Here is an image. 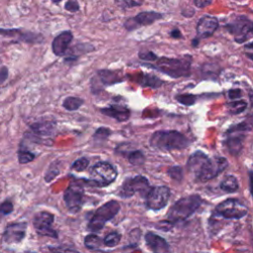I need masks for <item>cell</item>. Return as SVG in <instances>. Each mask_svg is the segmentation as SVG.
<instances>
[{"label":"cell","mask_w":253,"mask_h":253,"mask_svg":"<svg viewBox=\"0 0 253 253\" xmlns=\"http://www.w3.org/2000/svg\"><path fill=\"white\" fill-rule=\"evenodd\" d=\"M53 169H54V165L52 164V165H50L48 171L46 172V175H45V178H44L46 182H49L50 180L54 179L55 176H57V174L59 173V170H55V171H54Z\"/></svg>","instance_id":"cell-38"},{"label":"cell","mask_w":253,"mask_h":253,"mask_svg":"<svg viewBox=\"0 0 253 253\" xmlns=\"http://www.w3.org/2000/svg\"><path fill=\"white\" fill-rule=\"evenodd\" d=\"M150 189L151 187L147 178L141 175H137L134 177H128L125 180L119 191V196L127 199L134 196L135 194H139L141 197L145 198Z\"/></svg>","instance_id":"cell-9"},{"label":"cell","mask_w":253,"mask_h":253,"mask_svg":"<svg viewBox=\"0 0 253 253\" xmlns=\"http://www.w3.org/2000/svg\"><path fill=\"white\" fill-rule=\"evenodd\" d=\"M249 99H250V101H251V105L253 106V92H250V93H249Z\"/></svg>","instance_id":"cell-45"},{"label":"cell","mask_w":253,"mask_h":253,"mask_svg":"<svg viewBox=\"0 0 253 253\" xmlns=\"http://www.w3.org/2000/svg\"><path fill=\"white\" fill-rule=\"evenodd\" d=\"M162 17H163V15L158 12L143 11V12L138 13L134 17L127 19L125 22V28L127 31H132V30L137 29L138 27L150 25V24L154 23L155 21L161 19Z\"/></svg>","instance_id":"cell-15"},{"label":"cell","mask_w":253,"mask_h":253,"mask_svg":"<svg viewBox=\"0 0 253 253\" xmlns=\"http://www.w3.org/2000/svg\"><path fill=\"white\" fill-rule=\"evenodd\" d=\"M111 133H112V131L109 128L102 126V127H99L95 131L93 138L97 141H103V140H106L111 135Z\"/></svg>","instance_id":"cell-32"},{"label":"cell","mask_w":253,"mask_h":253,"mask_svg":"<svg viewBox=\"0 0 253 253\" xmlns=\"http://www.w3.org/2000/svg\"><path fill=\"white\" fill-rule=\"evenodd\" d=\"M167 174L169 177L177 182H181L183 179V170L181 166H171L167 169Z\"/></svg>","instance_id":"cell-30"},{"label":"cell","mask_w":253,"mask_h":253,"mask_svg":"<svg viewBox=\"0 0 253 253\" xmlns=\"http://www.w3.org/2000/svg\"><path fill=\"white\" fill-rule=\"evenodd\" d=\"M83 103H84V101L81 98L69 96L64 99L62 106L67 111H75V110L79 109L83 105Z\"/></svg>","instance_id":"cell-23"},{"label":"cell","mask_w":253,"mask_h":253,"mask_svg":"<svg viewBox=\"0 0 253 253\" xmlns=\"http://www.w3.org/2000/svg\"><path fill=\"white\" fill-rule=\"evenodd\" d=\"M239 185L235 176L229 175L225 177L220 183V189L225 193H234L238 190Z\"/></svg>","instance_id":"cell-21"},{"label":"cell","mask_w":253,"mask_h":253,"mask_svg":"<svg viewBox=\"0 0 253 253\" xmlns=\"http://www.w3.org/2000/svg\"><path fill=\"white\" fill-rule=\"evenodd\" d=\"M218 28V21L211 16H205L197 24V36L200 39L211 37Z\"/></svg>","instance_id":"cell-16"},{"label":"cell","mask_w":253,"mask_h":253,"mask_svg":"<svg viewBox=\"0 0 253 253\" xmlns=\"http://www.w3.org/2000/svg\"><path fill=\"white\" fill-rule=\"evenodd\" d=\"M152 64L146 63L147 66L152 67L154 69L159 70L160 72L172 77H186L190 74L192 57L190 55H185L179 58H171V57H157Z\"/></svg>","instance_id":"cell-4"},{"label":"cell","mask_w":253,"mask_h":253,"mask_svg":"<svg viewBox=\"0 0 253 253\" xmlns=\"http://www.w3.org/2000/svg\"><path fill=\"white\" fill-rule=\"evenodd\" d=\"M170 35L174 39H180L182 37V35H181V33H180V31L178 29H174L173 31H171Z\"/></svg>","instance_id":"cell-43"},{"label":"cell","mask_w":253,"mask_h":253,"mask_svg":"<svg viewBox=\"0 0 253 253\" xmlns=\"http://www.w3.org/2000/svg\"><path fill=\"white\" fill-rule=\"evenodd\" d=\"M118 176L116 167L107 161L94 164L89 171V183L95 187H106L112 184Z\"/></svg>","instance_id":"cell-6"},{"label":"cell","mask_w":253,"mask_h":253,"mask_svg":"<svg viewBox=\"0 0 253 253\" xmlns=\"http://www.w3.org/2000/svg\"><path fill=\"white\" fill-rule=\"evenodd\" d=\"M14 210L13 207V203L11 201H5L4 203H2L0 205V212L4 215H7L9 213H11Z\"/></svg>","instance_id":"cell-34"},{"label":"cell","mask_w":253,"mask_h":253,"mask_svg":"<svg viewBox=\"0 0 253 253\" xmlns=\"http://www.w3.org/2000/svg\"><path fill=\"white\" fill-rule=\"evenodd\" d=\"M244 52L248 58L253 60V42L244 45Z\"/></svg>","instance_id":"cell-40"},{"label":"cell","mask_w":253,"mask_h":253,"mask_svg":"<svg viewBox=\"0 0 253 253\" xmlns=\"http://www.w3.org/2000/svg\"><path fill=\"white\" fill-rule=\"evenodd\" d=\"M127 160L133 166H140L144 164L145 156L140 150H133L128 153Z\"/></svg>","instance_id":"cell-26"},{"label":"cell","mask_w":253,"mask_h":253,"mask_svg":"<svg viewBox=\"0 0 253 253\" xmlns=\"http://www.w3.org/2000/svg\"><path fill=\"white\" fill-rule=\"evenodd\" d=\"M174 223L172 221H170L169 219L167 220H161L157 223V227L160 229V230H164V231H168L170 230L172 227H173Z\"/></svg>","instance_id":"cell-37"},{"label":"cell","mask_w":253,"mask_h":253,"mask_svg":"<svg viewBox=\"0 0 253 253\" xmlns=\"http://www.w3.org/2000/svg\"><path fill=\"white\" fill-rule=\"evenodd\" d=\"M248 212L244 203L238 199L229 198L219 203L213 211L214 215H219L224 219H240Z\"/></svg>","instance_id":"cell-8"},{"label":"cell","mask_w":253,"mask_h":253,"mask_svg":"<svg viewBox=\"0 0 253 253\" xmlns=\"http://www.w3.org/2000/svg\"><path fill=\"white\" fill-rule=\"evenodd\" d=\"M170 189L167 186L152 187L145 196V206L152 211L163 209L170 198Z\"/></svg>","instance_id":"cell-11"},{"label":"cell","mask_w":253,"mask_h":253,"mask_svg":"<svg viewBox=\"0 0 253 253\" xmlns=\"http://www.w3.org/2000/svg\"><path fill=\"white\" fill-rule=\"evenodd\" d=\"M145 242L150 250L155 253H166L170 251V246L168 242L158 234L154 232H147L144 236Z\"/></svg>","instance_id":"cell-18"},{"label":"cell","mask_w":253,"mask_h":253,"mask_svg":"<svg viewBox=\"0 0 253 253\" xmlns=\"http://www.w3.org/2000/svg\"><path fill=\"white\" fill-rule=\"evenodd\" d=\"M228 166L224 157H209L202 150L193 152L187 161V169L196 181L207 182L222 173Z\"/></svg>","instance_id":"cell-1"},{"label":"cell","mask_w":253,"mask_h":253,"mask_svg":"<svg viewBox=\"0 0 253 253\" xmlns=\"http://www.w3.org/2000/svg\"><path fill=\"white\" fill-rule=\"evenodd\" d=\"M98 75L100 76L101 80L105 85H111L122 80L116 72L111 70H100L98 72Z\"/></svg>","instance_id":"cell-22"},{"label":"cell","mask_w":253,"mask_h":253,"mask_svg":"<svg viewBox=\"0 0 253 253\" xmlns=\"http://www.w3.org/2000/svg\"><path fill=\"white\" fill-rule=\"evenodd\" d=\"M72 39H73V35L70 31H64L59 35H57L53 39L51 43L52 52L57 56H62L66 52Z\"/></svg>","instance_id":"cell-17"},{"label":"cell","mask_w":253,"mask_h":253,"mask_svg":"<svg viewBox=\"0 0 253 253\" xmlns=\"http://www.w3.org/2000/svg\"><path fill=\"white\" fill-rule=\"evenodd\" d=\"M150 145L158 150H182L190 145L189 138L182 132L174 129L157 130L149 139Z\"/></svg>","instance_id":"cell-2"},{"label":"cell","mask_w":253,"mask_h":253,"mask_svg":"<svg viewBox=\"0 0 253 253\" xmlns=\"http://www.w3.org/2000/svg\"><path fill=\"white\" fill-rule=\"evenodd\" d=\"M7 78H8V68L4 66L0 68V86L5 82Z\"/></svg>","instance_id":"cell-41"},{"label":"cell","mask_w":253,"mask_h":253,"mask_svg":"<svg viewBox=\"0 0 253 253\" xmlns=\"http://www.w3.org/2000/svg\"><path fill=\"white\" fill-rule=\"evenodd\" d=\"M100 112L110 118L115 119L118 122H126L130 117V111L126 106L111 105L106 108H102Z\"/></svg>","instance_id":"cell-19"},{"label":"cell","mask_w":253,"mask_h":253,"mask_svg":"<svg viewBox=\"0 0 253 253\" xmlns=\"http://www.w3.org/2000/svg\"><path fill=\"white\" fill-rule=\"evenodd\" d=\"M27 222H14L6 226L3 235L2 242L5 244H18L26 236Z\"/></svg>","instance_id":"cell-14"},{"label":"cell","mask_w":253,"mask_h":253,"mask_svg":"<svg viewBox=\"0 0 253 253\" xmlns=\"http://www.w3.org/2000/svg\"><path fill=\"white\" fill-rule=\"evenodd\" d=\"M226 28L238 43H243L253 38V22L244 17H238L232 23L228 24Z\"/></svg>","instance_id":"cell-10"},{"label":"cell","mask_w":253,"mask_h":253,"mask_svg":"<svg viewBox=\"0 0 253 253\" xmlns=\"http://www.w3.org/2000/svg\"><path fill=\"white\" fill-rule=\"evenodd\" d=\"M102 243H103V240L96 234L91 233V234L86 235V237L84 238L85 247L90 250L98 249L100 246H102Z\"/></svg>","instance_id":"cell-25"},{"label":"cell","mask_w":253,"mask_h":253,"mask_svg":"<svg viewBox=\"0 0 253 253\" xmlns=\"http://www.w3.org/2000/svg\"><path fill=\"white\" fill-rule=\"evenodd\" d=\"M36 158V155L31 152L30 150H27L23 147H20L18 150V161L21 164H26L29 162H32Z\"/></svg>","instance_id":"cell-28"},{"label":"cell","mask_w":253,"mask_h":253,"mask_svg":"<svg viewBox=\"0 0 253 253\" xmlns=\"http://www.w3.org/2000/svg\"><path fill=\"white\" fill-rule=\"evenodd\" d=\"M199 43V41H198V39H195L194 41H193V45L194 46H197V44Z\"/></svg>","instance_id":"cell-46"},{"label":"cell","mask_w":253,"mask_h":253,"mask_svg":"<svg viewBox=\"0 0 253 253\" xmlns=\"http://www.w3.org/2000/svg\"><path fill=\"white\" fill-rule=\"evenodd\" d=\"M121 209V206L118 201L111 200L104 205H102L97 211L94 212L93 216L88 222L87 228L92 232H97L102 230L105 226L106 222L111 220L113 217L117 215Z\"/></svg>","instance_id":"cell-7"},{"label":"cell","mask_w":253,"mask_h":253,"mask_svg":"<svg viewBox=\"0 0 253 253\" xmlns=\"http://www.w3.org/2000/svg\"><path fill=\"white\" fill-rule=\"evenodd\" d=\"M121 234L117 231H113V232H110L108 233L104 239H103V243L105 246L107 247H115L117 246L120 241H121Z\"/></svg>","instance_id":"cell-27"},{"label":"cell","mask_w":253,"mask_h":253,"mask_svg":"<svg viewBox=\"0 0 253 253\" xmlns=\"http://www.w3.org/2000/svg\"><path fill=\"white\" fill-rule=\"evenodd\" d=\"M242 96V91L238 88L235 89H230L228 91V97L230 100H237L240 99V97Z\"/></svg>","instance_id":"cell-39"},{"label":"cell","mask_w":253,"mask_h":253,"mask_svg":"<svg viewBox=\"0 0 253 253\" xmlns=\"http://www.w3.org/2000/svg\"><path fill=\"white\" fill-rule=\"evenodd\" d=\"M54 215L48 211H39L34 215L33 225L39 235L57 238V232L52 228Z\"/></svg>","instance_id":"cell-13"},{"label":"cell","mask_w":253,"mask_h":253,"mask_svg":"<svg viewBox=\"0 0 253 253\" xmlns=\"http://www.w3.org/2000/svg\"><path fill=\"white\" fill-rule=\"evenodd\" d=\"M211 1L212 0H194V3L198 8H204L206 6H209Z\"/></svg>","instance_id":"cell-42"},{"label":"cell","mask_w":253,"mask_h":253,"mask_svg":"<svg viewBox=\"0 0 253 253\" xmlns=\"http://www.w3.org/2000/svg\"><path fill=\"white\" fill-rule=\"evenodd\" d=\"M228 112L232 115H238L245 111L247 108V103L244 100H232L230 103L227 104Z\"/></svg>","instance_id":"cell-24"},{"label":"cell","mask_w":253,"mask_h":253,"mask_svg":"<svg viewBox=\"0 0 253 253\" xmlns=\"http://www.w3.org/2000/svg\"><path fill=\"white\" fill-rule=\"evenodd\" d=\"M52 2H54V3H58V2H60L61 0H51Z\"/></svg>","instance_id":"cell-47"},{"label":"cell","mask_w":253,"mask_h":253,"mask_svg":"<svg viewBox=\"0 0 253 253\" xmlns=\"http://www.w3.org/2000/svg\"><path fill=\"white\" fill-rule=\"evenodd\" d=\"M253 128V116H247L243 121L231 126L225 131L223 144L232 156H238L243 148L246 133Z\"/></svg>","instance_id":"cell-3"},{"label":"cell","mask_w":253,"mask_h":253,"mask_svg":"<svg viewBox=\"0 0 253 253\" xmlns=\"http://www.w3.org/2000/svg\"><path fill=\"white\" fill-rule=\"evenodd\" d=\"M84 189L78 182H71L63 194V200L66 208L71 212H77L81 210L83 204Z\"/></svg>","instance_id":"cell-12"},{"label":"cell","mask_w":253,"mask_h":253,"mask_svg":"<svg viewBox=\"0 0 253 253\" xmlns=\"http://www.w3.org/2000/svg\"><path fill=\"white\" fill-rule=\"evenodd\" d=\"M90 161L88 158L86 157H81V158H78L77 160H75L72 165H71V169L76 171V172H82L84 171L88 165H89Z\"/></svg>","instance_id":"cell-31"},{"label":"cell","mask_w":253,"mask_h":253,"mask_svg":"<svg viewBox=\"0 0 253 253\" xmlns=\"http://www.w3.org/2000/svg\"><path fill=\"white\" fill-rule=\"evenodd\" d=\"M64 8H65V10L74 13V12H77V11L79 10V5H78L77 1H75V0H69V1H67V2L65 3Z\"/></svg>","instance_id":"cell-36"},{"label":"cell","mask_w":253,"mask_h":253,"mask_svg":"<svg viewBox=\"0 0 253 253\" xmlns=\"http://www.w3.org/2000/svg\"><path fill=\"white\" fill-rule=\"evenodd\" d=\"M115 2L119 7L126 9V8L140 6L142 4L143 0H115Z\"/></svg>","instance_id":"cell-33"},{"label":"cell","mask_w":253,"mask_h":253,"mask_svg":"<svg viewBox=\"0 0 253 253\" xmlns=\"http://www.w3.org/2000/svg\"><path fill=\"white\" fill-rule=\"evenodd\" d=\"M138 56L140 59L147 62H153L157 58V55L152 51H141L138 53Z\"/></svg>","instance_id":"cell-35"},{"label":"cell","mask_w":253,"mask_h":253,"mask_svg":"<svg viewBox=\"0 0 253 253\" xmlns=\"http://www.w3.org/2000/svg\"><path fill=\"white\" fill-rule=\"evenodd\" d=\"M203 204V199L200 195L194 194L180 198L169 209L167 219L174 224L181 222L190 217Z\"/></svg>","instance_id":"cell-5"},{"label":"cell","mask_w":253,"mask_h":253,"mask_svg":"<svg viewBox=\"0 0 253 253\" xmlns=\"http://www.w3.org/2000/svg\"><path fill=\"white\" fill-rule=\"evenodd\" d=\"M250 190L253 196V173H250Z\"/></svg>","instance_id":"cell-44"},{"label":"cell","mask_w":253,"mask_h":253,"mask_svg":"<svg viewBox=\"0 0 253 253\" xmlns=\"http://www.w3.org/2000/svg\"><path fill=\"white\" fill-rule=\"evenodd\" d=\"M175 99L185 106H192L196 103L197 96L194 94H179L175 97Z\"/></svg>","instance_id":"cell-29"},{"label":"cell","mask_w":253,"mask_h":253,"mask_svg":"<svg viewBox=\"0 0 253 253\" xmlns=\"http://www.w3.org/2000/svg\"><path fill=\"white\" fill-rule=\"evenodd\" d=\"M33 132L40 136H49L55 131V125L50 121H43L40 123H35L31 126Z\"/></svg>","instance_id":"cell-20"}]
</instances>
